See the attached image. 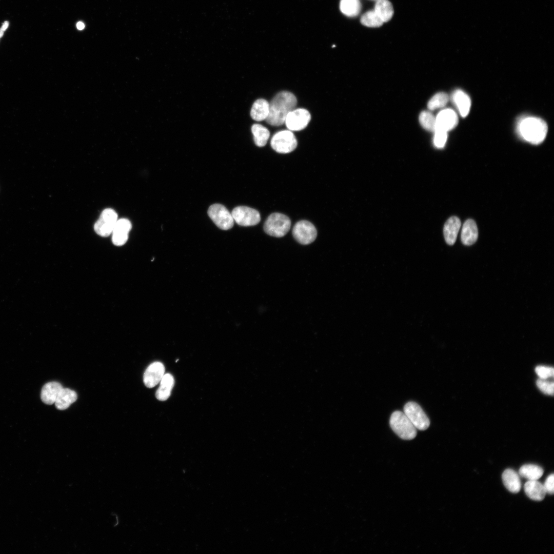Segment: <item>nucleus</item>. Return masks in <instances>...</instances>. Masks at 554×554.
<instances>
[{"label": "nucleus", "mask_w": 554, "mask_h": 554, "mask_svg": "<svg viewBox=\"0 0 554 554\" xmlns=\"http://www.w3.org/2000/svg\"><path fill=\"white\" fill-rule=\"evenodd\" d=\"M296 104V98L291 92L287 91L279 92L269 103V111L266 121L272 126L283 125L287 114L295 109Z\"/></svg>", "instance_id": "nucleus-1"}, {"label": "nucleus", "mask_w": 554, "mask_h": 554, "mask_svg": "<svg viewBox=\"0 0 554 554\" xmlns=\"http://www.w3.org/2000/svg\"><path fill=\"white\" fill-rule=\"evenodd\" d=\"M547 131L546 123L537 117L522 118L517 125V131L519 135L532 144L541 143L545 138Z\"/></svg>", "instance_id": "nucleus-2"}, {"label": "nucleus", "mask_w": 554, "mask_h": 554, "mask_svg": "<svg viewBox=\"0 0 554 554\" xmlns=\"http://www.w3.org/2000/svg\"><path fill=\"white\" fill-rule=\"evenodd\" d=\"M390 425L392 430L401 439L412 440L417 435V428L404 412L395 411L391 415Z\"/></svg>", "instance_id": "nucleus-3"}, {"label": "nucleus", "mask_w": 554, "mask_h": 554, "mask_svg": "<svg viewBox=\"0 0 554 554\" xmlns=\"http://www.w3.org/2000/svg\"><path fill=\"white\" fill-rule=\"evenodd\" d=\"M290 227L291 221L287 216L281 213H273L266 219L264 230L269 235L281 238L289 231Z\"/></svg>", "instance_id": "nucleus-4"}, {"label": "nucleus", "mask_w": 554, "mask_h": 554, "mask_svg": "<svg viewBox=\"0 0 554 554\" xmlns=\"http://www.w3.org/2000/svg\"><path fill=\"white\" fill-rule=\"evenodd\" d=\"M270 145L276 152L288 153L295 150L298 142L295 135L291 131L282 130L273 135Z\"/></svg>", "instance_id": "nucleus-5"}, {"label": "nucleus", "mask_w": 554, "mask_h": 554, "mask_svg": "<svg viewBox=\"0 0 554 554\" xmlns=\"http://www.w3.org/2000/svg\"><path fill=\"white\" fill-rule=\"evenodd\" d=\"M208 215L214 223L222 230L231 228L234 224L232 214L223 205L214 204L208 210Z\"/></svg>", "instance_id": "nucleus-6"}, {"label": "nucleus", "mask_w": 554, "mask_h": 554, "mask_svg": "<svg viewBox=\"0 0 554 554\" xmlns=\"http://www.w3.org/2000/svg\"><path fill=\"white\" fill-rule=\"evenodd\" d=\"M403 412L417 429L424 430L429 426L430 421L428 418L417 403H407L404 407Z\"/></svg>", "instance_id": "nucleus-7"}, {"label": "nucleus", "mask_w": 554, "mask_h": 554, "mask_svg": "<svg viewBox=\"0 0 554 554\" xmlns=\"http://www.w3.org/2000/svg\"><path fill=\"white\" fill-rule=\"evenodd\" d=\"M117 221V214L112 209H104L94 226L95 232L99 235L106 237L112 234Z\"/></svg>", "instance_id": "nucleus-8"}, {"label": "nucleus", "mask_w": 554, "mask_h": 554, "mask_svg": "<svg viewBox=\"0 0 554 554\" xmlns=\"http://www.w3.org/2000/svg\"><path fill=\"white\" fill-rule=\"evenodd\" d=\"M292 234L298 242L302 245H308L315 240L317 231L311 222L302 220L298 222L294 226Z\"/></svg>", "instance_id": "nucleus-9"}, {"label": "nucleus", "mask_w": 554, "mask_h": 554, "mask_svg": "<svg viewBox=\"0 0 554 554\" xmlns=\"http://www.w3.org/2000/svg\"><path fill=\"white\" fill-rule=\"evenodd\" d=\"M231 213L234 221L242 226H254L261 221V215L259 211L247 206L236 207L233 209Z\"/></svg>", "instance_id": "nucleus-10"}, {"label": "nucleus", "mask_w": 554, "mask_h": 554, "mask_svg": "<svg viewBox=\"0 0 554 554\" xmlns=\"http://www.w3.org/2000/svg\"><path fill=\"white\" fill-rule=\"evenodd\" d=\"M310 120L311 115L307 110L298 108L287 114L285 123L290 131H300L307 127Z\"/></svg>", "instance_id": "nucleus-11"}, {"label": "nucleus", "mask_w": 554, "mask_h": 554, "mask_svg": "<svg viewBox=\"0 0 554 554\" xmlns=\"http://www.w3.org/2000/svg\"><path fill=\"white\" fill-rule=\"evenodd\" d=\"M458 124V115L450 108L442 110L436 116V130L448 132L454 128Z\"/></svg>", "instance_id": "nucleus-12"}, {"label": "nucleus", "mask_w": 554, "mask_h": 554, "mask_svg": "<svg viewBox=\"0 0 554 554\" xmlns=\"http://www.w3.org/2000/svg\"><path fill=\"white\" fill-rule=\"evenodd\" d=\"M165 367L160 362H154L149 365L144 372L143 381L148 388L155 386L165 373Z\"/></svg>", "instance_id": "nucleus-13"}, {"label": "nucleus", "mask_w": 554, "mask_h": 554, "mask_svg": "<svg viewBox=\"0 0 554 554\" xmlns=\"http://www.w3.org/2000/svg\"><path fill=\"white\" fill-rule=\"evenodd\" d=\"M131 228V223L128 219L117 220L112 232L113 244L117 246L125 244L128 240V233Z\"/></svg>", "instance_id": "nucleus-14"}, {"label": "nucleus", "mask_w": 554, "mask_h": 554, "mask_svg": "<svg viewBox=\"0 0 554 554\" xmlns=\"http://www.w3.org/2000/svg\"><path fill=\"white\" fill-rule=\"evenodd\" d=\"M451 99L457 107L461 116L466 117L469 113L471 107V100L467 94L458 89L452 94Z\"/></svg>", "instance_id": "nucleus-15"}, {"label": "nucleus", "mask_w": 554, "mask_h": 554, "mask_svg": "<svg viewBox=\"0 0 554 554\" xmlns=\"http://www.w3.org/2000/svg\"><path fill=\"white\" fill-rule=\"evenodd\" d=\"M461 227V221L457 216H451L446 222L443 233L446 243L452 245L455 243Z\"/></svg>", "instance_id": "nucleus-16"}, {"label": "nucleus", "mask_w": 554, "mask_h": 554, "mask_svg": "<svg viewBox=\"0 0 554 554\" xmlns=\"http://www.w3.org/2000/svg\"><path fill=\"white\" fill-rule=\"evenodd\" d=\"M63 388L62 385L56 382H50L45 384L41 390V400L46 404L51 405L54 403Z\"/></svg>", "instance_id": "nucleus-17"}, {"label": "nucleus", "mask_w": 554, "mask_h": 554, "mask_svg": "<svg viewBox=\"0 0 554 554\" xmlns=\"http://www.w3.org/2000/svg\"><path fill=\"white\" fill-rule=\"evenodd\" d=\"M478 237V228L475 222L471 219L466 220L463 224L461 232V241L466 246L474 244Z\"/></svg>", "instance_id": "nucleus-18"}, {"label": "nucleus", "mask_w": 554, "mask_h": 554, "mask_svg": "<svg viewBox=\"0 0 554 554\" xmlns=\"http://www.w3.org/2000/svg\"><path fill=\"white\" fill-rule=\"evenodd\" d=\"M502 481L504 486L510 492L517 493L521 487L520 475L512 469H507L502 473Z\"/></svg>", "instance_id": "nucleus-19"}, {"label": "nucleus", "mask_w": 554, "mask_h": 554, "mask_svg": "<svg viewBox=\"0 0 554 554\" xmlns=\"http://www.w3.org/2000/svg\"><path fill=\"white\" fill-rule=\"evenodd\" d=\"M524 491L526 495L535 501H542L546 493L543 484L538 480H528L524 485Z\"/></svg>", "instance_id": "nucleus-20"}, {"label": "nucleus", "mask_w": 554, "mask_h": 554, "mask_svg": "<svg viewBox=\"0 0 554 554\" xmlns=\"http://www.w3.org/2000/svg\"><path fill=\"white\" fill-rule=\"evenodd\" d=\"M160 386L155 393L156 399L161 401L167 400L171 394L174 384L173 376L170 373L164 374L160 381Z\"/></svg>", "instance_id": "nucleus-21"}, {"label": "nucleus", "mask_w": 554, "mask_h": 554, "mask_svg": "<svg viewBox=\"0 0 554 554\" xmlns=\"http://www.w3.org/2000/svg\"><path fill=\"white\" fill-rule=\"evenodd\" d=\"M76 393L69 388H63L58 393L54 402L56 408L59 410L67 409L71 404L77 400Z\"/></svg>", "instance_id": "nucleus-22"}, {"label": "nucleus", "mask_w": 554, "mask_h": 554, "mask_svg": "<svg viewBox=\"0 0 554 554\" xmlns=\"http://www.w3.org/2000/svg\"><path fill=\"white\" fill-rule=\"evenodd\" d=\"M269 111V103L265 99L260 98L253 104L250 111L252 118L256 121L266 120Z\"/></svg>", "instance_id": "nucleus-23"}, {"label": "nucleus", "mask_w": 554, "mask_h": 554, "mask_svg": "<svg viewBox=\"0 0 554 554\" xmlns=\"http://www.w3.org/2000/svg\"><path fill=\"white\" fill-rule=\"evenodd\" d=\"M374 11L384 23L389 21L394 12L392 4L388 0H378Z\"/></svg>", "instance_id": "nucleus-24"}, {"label": "nucleus", "mask_w": 554, "mask_h": 554, "mask_svg": "<svg viewBox=\"0 0 554 554\" xmlns=\"http://www.w3.org/2000/svg\"><path fill=\"white\" fill-rule=\"evenodd\" d=\"M543 472L542 468L538 465L525 464L520 467L519 474L528 480H538L542 476Z\"/></svg>", "instance_id": "nucleus-25"}, {"label": "nucleus", "mask_w": 554, "mask_h": 554, "mask_svg": "<svg viewBox=\"0 0 554 554\" xmlns=\"http://www.w3.org/2000/svg\"><path fill=\"white\" fill-rule=\"evenodd\" d=\"M255 144L258 147L264 146L270 136L269 130L262 125L255 124L251 127Z\"/></svg>", "instance_id": "nucleus-26"}, {"label": "nucleus", "mask_w": 554, "mask_h": 554, "mask_svg": "<svg viewBox=\"0 0 554 554\" xmlns=\"http://www.w3.org/2000/svg\"><path fill=\"white\" fill-rule=\"evenodd\" d=\"M361 3L359 0H341L340 8L341 12L345 15L353 17L358 15L361 11Z\"/></svg>", "instance_id": "nucleus-27"}, {"label": "nucleus", "mask_w": 554, "mask_h": 554, "mask_svg": "<svg viewBox=\"0 0 554 554\" xmlns=\"http://www.w3.org/2000/svg\"><path fill=\"white\" fill-rule=\"evenodd\" d=\"M449 101L448 95L445 92H438L428 101L427 107L429 110H434L445 107Z\"/></svg>", "instance_id": "nucleus-28"}, {"label": "nucleus", "mask_w": 554, "mask_h": 554, "mask_svg": "<svg viewBox=\"0 0 554 554\" xmlns=\"http://www.w3.org/2000/svg\"><path fill=\"white\" fill-rule=\"evenodd\" d=\"M361 22L363 25L369 27H379L384 23L374 10L365 12L361 17Z\"/></svg>", "instance_id": "nucleus-29"}, {"label": "nucleus", "mask_w": 554, "mask_h": 554, "mask_svg": "<svg viewBox=\"0 0 554 554\" xmlns=\"http://www.w3.org/2000/svg\"><path fill=\"white\" fill-rule=\"evenodd\" d=\"M419 122L425 130L434 132L436 130V116L430 111H423L419 115Z\"/></svg>", "instance_id": "nucleus-30"}, {"label": "nucleus", "mask_w": 554, "mask_h": 554, "mask_svg": "<svg viewBox=\"0 0 554 554\" xmlns=\"http://www.w3.org/2000/svg\"><path fill=\"white\" fill-rule=\"evenodd\" d=\"M433 143L435 146L439 148H443L447 141V132L441 130L434 131Z\"/></svg>", "instance_id": "nucleus-31"}, {"label": "nucleus", "mask_w": 554, "mask_h": 554, "mask_svg": "<svg viewBox=\"0 0 554 554\" xmlns=\"http://www.w3.org/2000/svg\"><path fill=\"white\" fill-rule=\"evenodd\" d=\"M538 387L544 393L553 395V383L546 381L545 379H540L537 381Z\"/></svg>", "instance_id": "nucleus-32"}, {"label": "nucleus", "mask_w": 554, "mask_h": 554, "mask_svg": "<svg viewBox=\"0 0 554 554\" xmlns=\"http://www.w3.org/2000/svg\"><path fill=\"white\" fill-rule=\"evenodd\" d=\"M536 372L541 378L546 379L548 377L553 376V368L552 367L538 366L535 369Z\"/></svg>", "instance_id": "nucleus-33"}, {"label": "nucleus", "mask_w": 554, "mask_h": 554, "mask_svg": "<svg viewBox=\"0 0 554 554\" xmlns=\"http://www.w3.org/2000/svg\"><path fill=\"white\" fill-rule=\"evenodd\" d=\"M554 475L553 473L549 475L546 478L543 484L546 493L552 494L554 492Z\"/></svg>", "instance_id": "nucleus-34"}, {"label": "nucleus", "mask_w": 554, "mask_h": 554, "mask_svg": "<svg viewBox=\"0 0 554 554\" xmlns=\"http://www.w3.org/2000/svg\"><path fill=\"white\" fill-rule=\"evenodd\" d=\"M76 28L78 30H82L84 29L85 25L82 22H78L76 24Z\"/></svg>", "instance_id": "nucleus-35"}, {"label": "nucleus", "mask_w": 554, "mask_h": 554, "mask_svg": "<svg viewBox=\"0 0 554 554\" xmlns=\"http://www.w3.org/2000/svg\"><path fill=\"white\" fill-rule=\"evenodd\" d=\"M8 26V22H5V23H4L3 24V26H2V27H1V29H0V30H2V31H5V29H6V28H7Z\"/></svg>", "instance_id": "nucleus-36"}, {"label": "nucleus", "mask_w": 554, "mask_h": 554, "mask_svg": "<svg viewBox=\"0 0 554 554\" xmlns=\"http://www.w3.org/2000/svg\"><path fill=\"white\" fill-rule=\"evenodd\" d=\"M3 32H4V31H2L1 30H0V37H1V36H2V35H3Z\"/></svg>", "instance_id": "nucleus-37"}]
</instances>
